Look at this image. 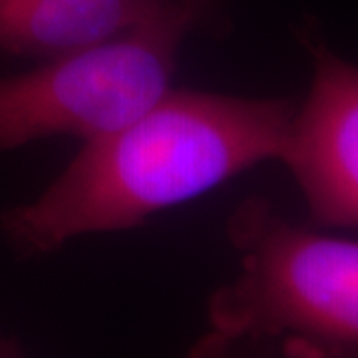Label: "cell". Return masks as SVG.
Instances as JSON below:
<instances>
[{"instance_id": "obj_1", "label": "cell", "mask_w": 358, "mask_h": 358, "mask_svg": "<svg viewBox=\"0 0 358 358\" xmlns=\"http://www.w3.org/2000/svg\"><path fill=\"white\" fill-rule=\"evenodd\" d=\"M296 106L169 90L128 124L84 141L50 187L2 213L20 255H46L80 235L136 227L257 164L281 159Z\"/></svg>"}, {"instance_id": "obj_2", "label": "cell", "mask_w": 358, "mask_h": 358, "mask_svg": "<svg viewBox=\"0 0 358 358\" xmlns=\"http://www.w3.org/2000/svg\"><path fill=\"white\" fill-rule=\"evenodd\" d=\"M227 235L239 275L211 294L195 357L263 343L358 357V241L294 225L263 197L237 205Z\"/></svg>"}, {"instance_id": "obj_3", "label": "cell", "mask_w": 358, "mask_h": 358, "mask_svg": "<svg viewBox=\"0 0 358 358\" xmlns=\"http://www.w3.org/2000/svg\"><path fill=\"white\" fill-rule=\"evenodd\" d=\"M192 28L176 4L102 44L0 78V152L52 136L86 141L128 124L171 90Z\"/></svg>"}, {"instance_id": "obj_4", "label": "cell", "mask_w": 358, "mask_h": 358, "mask_svg": "<svg viewBox=\"0 0 358 358\" xmlns=\"http://www.w3.org/2000/svg\"><path fill=\"white\" fill-rule=\"evenodd\" d=\"M315 74L279 162L289 167L313 223L358 229V66L307 42Z\"/></svg>"}, {"instance_id": "obj_5", "label": "cell", "mask_w": 358, "mask_h": 358, "mask_svg": "<svg viewBox=\"0 0 358 358\" xmlns=\"http://www.w3.org/2000/svg\"><path fill=\"white\" fill-rule=\"evenodd\" d=\"M179 0H0V52L54 58L102 44Z\"/></svg>"}, {"instance_id": "obj_6", "label": "cell", "mask_w": 358, "mask_h": 358, "mask_svg": "<svg viewBox=\"0 0 358 358\" xmlns=\"http://www.w3.org/2000/svg\"><path fill=\"white\" fill-rule=\"evenodd\" d=\"M223 0H179L181 8L189 16L193 26L201 24V22H209L215 14L217 8L221 6Z\"/></svg>"}]
</instances>
